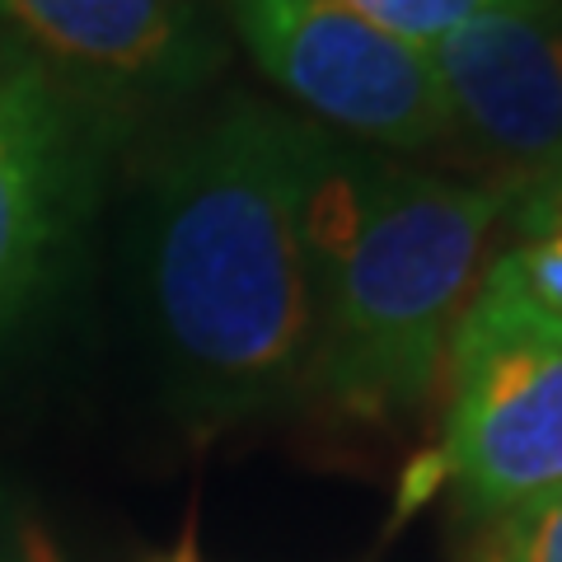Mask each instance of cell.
<instances>
[{"label":"cell","mask_w":562,"mask_h":562,"mask_svg":"<svg viewBox=\"0 0 562 562\" xmlns=\"http://www.w3.org/2000/svg\"><path fill=\"white\" fill-rule=\"evenodd\" d=\"M446 464L483 512L562 492V319L483 272L450 333Z\"/></svg>","instance_id":"3"},{"label":"cell","mask_w":562,"mask_h":562,"mask_svg":"<svg viewBox=\"0 0 562 562\" xmlns=\"http://www.w3.org/2000/svg\"><path fill=\"white\" fill-rule=\"evenodd\" d=\"M235 38L324 132L380 150L450 136L431 52L342 0H225Z\"/></svg>","instance_id":"4"},{"label":"cell","mask_w":562,"mask_h":562,"mask_svg":"<svg viewBox=\"0 0 562 562\" xmlns=\"http://www.w3.org/2000/svg\"><path fill=\"white\" fill-rule=\"evenodd\" d=\"M0 24L43 57L113 94H173L221 66L198 0H0Z\"/></svg>","instance_id":"6"},{"label":"cell","mask_w":562,"mask_h":562,"mask_svg":"<svg viewBox=\"0 0 562 562\" xmlns=\"http://www.w3.org/2000/svg\"><path fill=\"white\" fill-rule=\"evenodd\" d=\"M549 169H562V155H558V160H553V165H549Z\"/></svg>","instance_id":"13"},{"label":"cell","mask_w":562,"mask_h":562,"mask_svg":"<svg viewBox=\"0 0 562 562\" xmlns=\"http://www.w3.org/2000/svg\"><path fill=\"white\" fill-rule=\"evenodd\" d=\"M487 562H562V492L502 512Z\"/></svg>","instance_id":"10"},{"label":"cell","mask_w":562,"mask_h":562,"mask_svg":"<svg viewBox=\"0 0 562 562\" xmlns=\"http://www.w3.org/2000/svg\"><path fill=\"white\" fill-rule=\"evenodd\" d=\"M14 61H10V52H5V43H0V76H5V70H10Z\"/></svg>","instance_id":"12"},{"label":"cell","mask_w":562,"mask_h":562,"mask_svg":"<svg viewBox=\"0 0 562 562\" xmlns=\"http://www.w3.org/2000/svg\"><path fill=\"white\" fill-rule=\"evenodd\" d=\"M0 562H38V553L24 543V535H20V525L10 520V512L0 506Z\"/></svg>","instance_id":"11"},{"label":"cell","mask_w":562,"mask_h":562,"mask_svg":"<svg viewBox=\"0 0 562 562\" xmlns=\"http://www.w3.org/2000/svg\"><path fill=\"white\" fill-rule=\"evenodd\" d=\"M324 127L239 99L160 165L146 216L155 328L206 403L254 408L314 380L310 192Z\"/></svg>","instance_id":"1"},{"label":"cell","mask_w":562,"mask_h":562,"mask_svg":"<svg viewBox=\"0 0 562 562\" xmlns=\"http://www.w3.org/2000/svg\"><path fill=\"white\" fill-rule=\"evenodd\" d=\"M85 122L57 76L10 66L0 76V319L33 291L76 216Z\"/></svg>","instance_id":"7"},{"label":"cell","mask_w":562,"mask_h":562,"mask_svg":"<svg viewBox=\"0 0 562 562\" xmlns=\"http://www.w3.org/2000/svg\"><path fill=\"white\" fill-rule=\"evenodd\" d=\"M450 132L502 165L562 155V0L483 10L431 47Z\"/></svg>","instance_id":"5"},{"label":"cell","mask_w":562,"mask_h":562,"mask_svg":"<svg viewBox=\"0 0 562 562\" xmlns=\"http://www.w3.org/2000/svg\"><path fill=\"white\" fill-rule=\"evenodd\" d=\"M342 5L366 14V20H375L380 29H394L398 38L431 47L441 33L460 29L473 14L502 10V5H525V0H342Z\"/></svg>","instance_id":"9"},{"label":"cell","mask_w":562,"mask_h":562,"mask_svg":"<svg viewBox=\"0 0 562 562\" xmlns=\"http://www.w3.org/2000/svg\"><path fill=\"white\" fill-rule=\"evenodd\" d=\"M506 206V188L422 173L324 132L310 192L314 380L357 413L427 398Z\"/></svg>","instance_id":"2"},{"label":"cell","mask_w":562,"mask_h":562,"mask_svg":"<svg viewBox=\"0 0 562 562\" xmlns=\"http://www.w3.org/2000/svg\"><path fill=\"white\" fill-rule=\"evenodd\" d=\"M516 249L492 262V272L562 319V169H539L530 198L516 211Z\"/></svg>","instance_id":"8"}]
</instances>
